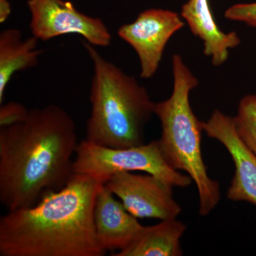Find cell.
<instances>
[{"label":"cell","mask_w":256,"mask_h":256,"mask_svg":"<svg viewBox=\"0 0 256 256\" xmlns=\"http://www.w3.org/2000/svg\"><path fill=\"white\" fill-rule=\"evenodd\" d=\"M82 44L92 64L86 140L114 148L144 144V128L154 114L156 102L134 76L104 58L96 46L85 40Z\"/></svg>","instance_id":"cell-3"},{"label":"cell","mask_w":256,"mask_h":256,"mask_svg":"<svg viewBox=\"0 0 256 256\" xmlns=\"http://www.w3.org/2000/svg\"><path fill=\"white\" fill-rule=\"evenodd\" d=\"M104 180L74 174L65 186L33 206L0 218L1 256H102L94 208Z\"/></svg>","instance_id":"cell-2"},{"label":"cell","mask_w":256,"mask_h":256,"mask_svg":"<svg viewBox=\"0 0 256 256\" xmlns=\"http://www.w3.org/2000/svg\"><path fill=\"white\" fill-rule=\"evenodd\" d=\"M181 16L190 31L203 42L204 54L212 58V65H223L229 56V50L240 44L235 32L226 33L216 22L208 0H188L182 8Z\"/></svg>","instance_id":"cell-11"},{"label":"cell","mask_w":256,"mask_h":256,"mask_svg":"<svg viewBox=\"0 0 256 256\" xmlns=\"http://www.w3.org/2000/svg\"><path fill=\"white\" fill-rule=\"evenodd\" d=\"M121 172H142L176 188H186L193 182L188 175L181 174L168 164L158 140L127 148L98 146L86 139L78 143L74 174L89 175L106 182Z\"/></svg>","instance_id":"cell-5"},{"label":"cell","mask_w":256,"mask_h":256,"mask_svg":"<svg viewBox=\"0 0 256 256\" xmlns=\"http://www.w3.org/2000/svg\"><path fill=\"white\" fill-rule=\"evenodd\" d=\"M105 186L137 218L174 220L182 210L173 197L174 186L154 175L121 172L112 174Z\"/></svg>","instance_id":"cell-7"},{"label":"cell","mask_w":256,"mask_h":256,"mask_svg":"<svg viewBox=\"0 0 256 256\" xmlns=\"http://www.w3.org/2000/svg\"><path fill=\"white\" fill-rule=\"evenodd\" d=\"M12 12L11 4L8 0H0V23H4Z\"/></svg>","instance_id":"cell-17"},{"label":"cell","mask_w":256,"mask_h":256,"mask_svg":"<svg viewBox=\"0 0 256 256\" xmlns=\"http://www.w3.org/2000/svg\"><path fill=\"white\" fill-rule=\"evenodd\" d=\"M76 124L56 105L30 110L22 122L0 128V202L8 210L33 206L73 176Z\"/></svg>","instance_id":"cell-1"},{"label":"cell","mask_w":256,"mask_h":256,"mask_svg":"<svg viewBox=\"0 0 256 256\" xmlns=\"http://www.w3.org/2000/svg\"><path fill=\"white\" fill-rule=\"evenodd\" d=\"M181 15L171 10L150 9L140 13L132 23L118 30L120 38L136 50L140 77L152 78L159 68L165 47L176 32L184 26Z\"/></svg>","instance_id":"cell-8"},{"label":"cell","mask_w":256,"mask_h":256,"mask_svg":"<svg viewBox=\"0 0 256 256\" xmlns=\"http://www.w3.org/2000/svg\"><path fill=\"white\" fill-rule=\"evenodd\" d=\"M173 90L166 100L156 104L154 114L159 118L162 134L160 149L168 164L182 170L196 184L202 216L210 214L220 201V184L207 172L201 150L204 122L198 119L190 106V96L198 86L180 54L172 56Z\"/></svg>","instance_id":"cell-4"},{"label":"cell","mask_w":256,"mask_h":256,"mask_svg":"<svg viewBox=\"0 0 256 256\" xmlns=\"http://www.w3.org/2000/svg\"><path fill=\"white\" fill-rule=\"evenodd\" d=\"M224 16L227 20L244 22L256 28V2L232 5L226 10Z\"/></svg>","instance_id":"cell-16"},{"label":"cell","mask_w":256,"mask_h":256,"mask_svg":"<svg viewBox=\"0 0 256 256\" xmlns=\"http://www.w3.org/2000/svg\"><path fill=\"white\" fill-rule=\"evenodd\" d=\"M32 36L46 42L66 34H78L96 47L110 46L108 28L100 18L80 12L66 0H28Z\"/></svg>","instance_id":"cell-6"},{"label":"cell","mask_w":256,"mask_h":256,"mask_svg":"<svg viewBox=\"0 0 256 256\" xmlns=\"http://www.w3.org/2000/svg\"><path fill=\"white\" fill-rule=\"evenodd\" d=\"M186 226L174 220H161L152 226H144L137 238L116 256H182L181 238Z\"/></svg>","instance_id":"cell-13"},{"label":"cell","mask_w":256,"mask_h":256,"mask_svg":"<svg viewBox=\"0 0 256 256\" xmlns=\"http://www.w3.org/2000/svg\"><path fill=\"white\" fill-rule=\"evenodd\" d=\"M30 110L20 102H12L1 104L0 128L8 127L22 122L28 117Z\"/></svg>","instance_id":"cell-15"},{"label":"cell","mask_w":256,"mask_h":256,"mask_svg":"<svg viewBox=\"0 0 256 256\" xmlns=\"http://www.w3.org/2000/svg\"><path fill=\"white\" fill-rule=\"evenodd\" d=\"M234 121L239 138L256 156V95L242 98Z\"/></svg>","instance_id":"cell-14"},{"label":"cell","mask_w":256,"mask_h":256,"mask_svg":"<svg viewBox=\"0 0 256 256\" xmlns=\"http://www.w3.org/2000/svg\"><path fill=\"white\" fill-rule=\"evenodd\" d=\"M38 41L33 36L24 38L16 28H6L0 33V104L13 76L38 65L42 54L37 48Z\"/></svg>","instance_id":"cell-12"},{"label":"cell","mask_w":256,"mask_h":256,"mask_svg":"<svg viewBox=\"0 0 256 256\" xmlns=\"http://www.w3.org/2000/svg\"><path fill=\"white\" fill-rule=\"evenodd\" d=\"M204 132L226 148L235 165L227 197L233 202H246L256 206V156L239 138L234 117L214 110L204 122Z\"/></svg>","instance_id":"cell-9"},{"label":"cell","mask_w":256,"mask_h":256,"mask_svg":"<svg viewBox=\"0 0 256 256\" xmlns=\"http://www.w3.org/2000/svg\"><path fill=\"white\" fill-rule=\"evenodd\" d=\"M94 222L98 242L105 252L124 250L144 227L116 200L105 184L96 196Z\"/></svg>","instance_id":"cell-10"}]
</instances>
